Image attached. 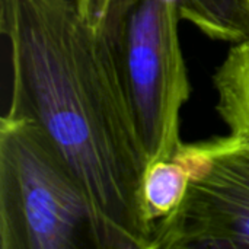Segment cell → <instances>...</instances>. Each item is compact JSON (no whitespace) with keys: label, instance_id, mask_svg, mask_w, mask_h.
<instances>
[{"label":"cell","instance_id":"cell-1","mask_svg":"<svg viewBox=\"0 0 249 249\" xmlns=\"http://www.w3.org/2000/svg\"><path fill=\"white\" fill-rule=\"evenodd\" d=\"M9 47V112L34 120L89 200L96 249H153L142 184L150 163L111 41L76 0H0Z\"/></svg>","mask_w":249,"mask_h":249},{"label":"cell","instance_id":"cell-2","mask_svg":"<svg viewBox=\"0 0 249 249\" xmlns=\"http://www.w3.org/2000/svg\"><path fill=\"white\" fill-rule=\"evenodd\" d=\"M92 245V212L77 177L34 120L0 118V249Z\"/></svg>","mask_w":249,"mask_h":249},{"label":"cell","instance_id":"cell-3","mask_svg":"<svg viewBox=\"0 0 249 249\" xmlns=\"http://www.w3.org/2000/svg\"><path fill=\"white\" fill-rule=\"evenodd\" d=\"M181 20L175 0H137L108 38L150 163L174 159L182 146L181 109L191 83Z\"/></svg>","mask_w":249,"mask_h":249},{"label":"cell","instance_id":"cell-4","mask_svg":"<svg viewBox=\"0 0 249 249\" xmlns=\"http://www.w3.org/2000/svg\"><path fill=\"white\" fill-rule=\"evenodd\" d=\"M190 184L179 210L155 228L153 249H249V140L182 143Z\"/></svg>","mask_w":249,"mask_h":249},{"label":"cell","instance_id":"cell-5","mask_svg":"<svg viewBox=\"0 0 249 249\" xmlns=\"http://www.w3.org/2000/svg\"><path fill=\"white\" fill-rule=\"evenodd\" d=\"M216 111L229 134L249 140V39L235 44L213 74Z\"/></svg>","mask_w":249,"mask_h":249},{"label":"cell","instance_id":"cell-6","mask_svg":"<svg viewBox=\"0 0 249 249\" xmlns=\"http://www.w3.org/2000/svg\"><path fill=\"white\" fill-rule=\"evenodd\" d=\"M188 184V171L177 159L155 160L147 166L142 184V200L146 217L153 229L179 210Z\"/></svg>","mask_w":249,"mask_h":249},{"label":"cell","instance_id":"cell-7","mask_svg":"<svg viewBox=\"0 0 249 249\" xmlns=\"http://www.w3.org/2000/svg\"><path fill=\"white\" fill-rule=\"evenodd\" d=\"M179 15L212 39H249V0H184Z\"/></svg>","mask_w":249,"mask_h":249}]
</instances>
